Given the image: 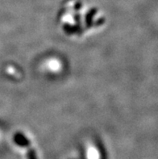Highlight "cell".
<instances>
[{
    "label": "cell",
    "instance_id": "obj_1",
    "mask_svg": "<svg viewBox=\"0 0 158 159\" xmlns=\"http://www.w3.org/2000/svg\"><path fill=\"white\" fill-rule=\"evenodd\" d=\"M15 142L20 146H24L28 149V159H37L35 151L31 148V143H29L26 137L21 133H16L15 136Z\"/></svg>",
    "mask_w": 158,
    "mask_h": 159
}]
</instances>
